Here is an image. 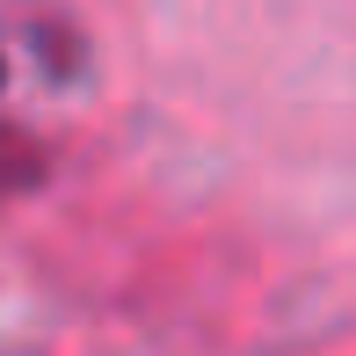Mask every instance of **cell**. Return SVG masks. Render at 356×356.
Listing matches in <instances>:
<instances>
[{"mask_svg":"<svg viewBox=\"0 0 356 356\" xmlns=\"http://www.w3.org/2000/svg\"><path fill=\"white\" fill-rule=\"evenodd\" d=\"M0 80H8V66H0Z\"/></svg>","mask_w":356,"mask_h":356,"instance_id":"1","label":"cell"}]
</instances>
